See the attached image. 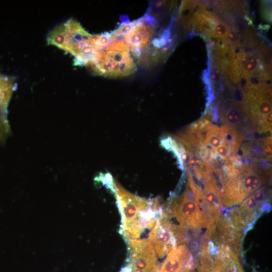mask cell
Returning a JSON list of instances; mask_svg holds the SVG:
<instances>
[{"instance_id": "6da1fadb", "label": "cell", "mask_w": 272, "mask_h": 272, "mask_svg": "<svg viewBox=\"0 0 272 272\" xmlns=\"http://www.w3.org/2000/svg\"><path fill=\"white\" fill-rule=\"evenodd\" d=\"M114 192L121 216L120 233L127 240L137 239L146 229L153 228L160 215L159 200L146 199L123 188L113 179Z\"/></svg>"}, {"instance_id": "7a4b0ae2", "label": "cell", "mask_w": 272, "mask_h": 272, "mask_svg": "<svg viewBox=\"0 0 272 272\" xmlns=\"http://www.w3.org/2000/svg\"><path fill=\"white\" fill-rule=\"evenodd\" d=\"M253 164L233 167L222 178L223 203L227 207L241 203L266 182V176Z\"/></svg>"}, {"instance_id": "3957f363", "label": "cell", "mask_w": 272, "mask_h": 272, "mask_svg": "<svg viewBox=\"0 0 272 272\" xmlns=\"http://www.w3.org/2000/svg\"><path fill=\"white\" fill-rule=\"evenodd\" d=\"M109 42L98 53L91 70L96 74L117 78L128 76L136 70V63L128 46L112 33Z\"/></svg>"}, {"instance_id": "277c9868", "label": "cell", "mask_w": 272, "mask_h": 272, "mask_svg": "<svg viewBox=\"0 0 272 272\" xmlns=\"http://www.w3.org/2000/svg\"><path fill=\"white\" fill-rule=\"evenodd\" d=\"M188 187L180 196L173 199L167 209L162 214L168 218H173L176 225L186 232L187 229H198L206 226L205 217L199 200L200 189L193 180L188 181Z\"/></svg>"}, {"instance_id": "5b68a950", "label": "cell", "mask_w": 272, "mask_h": 272, "mask_svg": "<svg viewBox=\"0 0 272 272\" xmlns=\"http://www.w3.org/2000/svg\"><path fill=\"white\" fill-rule=\"evenodd\" d=\"M126 241L130 250L129 263L121 272H158L157 255L149 239Z\"/></svg>"}, {"instance_id": "8992f818", "label": "cell", "mask_w": 272, "mask_h": 272, "mask_svg": "<svg viewBox=\"0 0 272 272\" xmlns=\"http://www.w3.org/2000/svg\"><path fill=\"white\" fill-rule=\"evenodd\" d=\"M205 180L204 188L201 189L199 200L205 217L208 229L217 225L221 215L223 195L216 181L210 175Z\"/></svg>"}, {"instance_id": "52a82bcc", "label": "cell", "mask_w": 272, "mask_h": 272, "mask_svg": "<svg viewBox=\"0 0 272 272\" xmlns=\"http://www.w3.org/2000/svg\"><path fill=\"white\" fill-rule=\"evenodd\" d=\"M149 240L153 244L156 254L162 257L177 244L170 220L162 214L149 233Z\"/></svg>"}, {"instance_id": "ba28073f", "label": "cell", "mask_w": 272, "mask_h": 272, "mask_svg": "<svg viewBox=\"0 0 272 272\" xmlns=\"http://www.w3.org/2000/svg\"><path fill=\"white\" fill-rule=\"evenodd\" d=\"M190 24L197 31L214 37L225 38L230 32L229 27L215 14L201 11L194 16Z\"/></svg>"}, {"instance_id": "9c48e42d", "label": "cell", "mask_w": 272, "mask_h": 272, "mask_svg": "<svg viewBox=\"0 0 272 272\" xmlns=\"http://www.w3.org/2000/svg\"><path fill=\"white\" fill-rule=\"evenodd\" d=\"M260 203L252 195L243 201L242 205L230 213V222L238 231L254 219Z\"/></svg>"}, {"instance_id": "30bf717a", "label": "cell", "mask_w": 272, "mask_h": 272, "mask_svg": "<svg viewBox=\"0 0 272 272\" xmlns=\"http://www.w3.org/2000/svg\"><path fill=\"white\" fill-rule=\"evenodd\" d=\"M191 255L185 244L175 247L168 253L159 272H180L183 268L191 266Z\"/></svg>"}, {"instance_id": "8fae6325", "label": "cell", "mask_w": 272, "mask_h": 272, "mask_svg": "<svg viewBox=\"0 0 272 272\" xmlns=\"http://www.w3.org/2000/svg\"><path fill=\"white\" fill-rule=\"evenodd\" d=\"M246 115L248 114L243 103L236 101L231 102L224 105L221 111L222 120L225 126L234 129L239 133H240L238 131V127L242 125V122Z\"/></svg>"}, {"instance_id": "7c38bea8", "label": "cell", "mask_w": 272, "mask_h": 272, "mask_svg": "<svg viewBox=\"0 0 272 272\" xmlns=\"http://www.w3.org/2000/svg\"><path fill=\"white\" fill-rule=\"evenodd\" d=\"M243 154L252 160H269L271 157V137L256 141H249L243 145Z\"/></svg>"}]
</instances>
